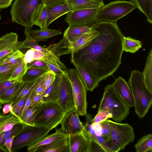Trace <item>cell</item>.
I'll return each mask as SVG.
<instances>
[{"label": "cell", "instance_id": "cell-1", "mask_svg": "<svg viewBox=\"0 0 152 152\" xmlns=\"http://www.w3.org/2000/svg\"><path fill=\"white\" fill-rule=\"evenodd\" d=\"M94 27L99 34L88 45L71 53V62L99 82L113 75L121 63L124 37L117 23L101 22Z\"/></svg>", "mask_w": 152, "mask_h": 152}, {"label": "cell", "instance_id": "cell-2", "mask_svg": "<svg viewBox=\"0 0 152 152\" xmlns=\"http://www.w3.org/2000/svg\"><path fill=\"white\" fill-rule=\"evenodd\" d=\"M128 83L134 99L135 112L140 118H142L151 105L152 94L145 85L142 72L139 70L131 72Z\"/></svg>", "mask_w": 152, "mask_h": 152}, {"label": "cell", "instance_id": "cell-3", "mask_svg": "<svg viewBox=\"0 0 152 152\" xmlns=\"http://www.w3.org/2000/svg\"><path fill=\"white\" fill-rule=\"evenodd\" d=\"M129 108L116 93L112 84L105 87L98 110L100 109L108 110L112 115L111 118L116 122H120L127 118Z\"/></svg>", "mask_w": 152, "mask_h": 152}, {"label": "cell", "instance_id": "cell-4", "mask_svg": "<svg viewBox=\"0 0 152 152\" xmlns=\"http://www.w3.org/2000/svg\"><path fill=\"white\" fill-rule=\"evenodd\" d=\"M65 114L57 103L42 102L36 112L34 125L44 127L51 131L60 124Z\"/></svg>", "mask_w": 152, "mask_h": 152}, {"label": "cell", "instance_id": "cell-5", "mask_svg": "<svg viewBox=\"0 0 152 152\" xmlns=\"http://www.w3.org/2000/svg\"><path fill=\"white\" fill-rule=\"evenodd\" d=\"M107 120L110 128V139L107 144L113 152L124 150L127 145L134 141L135 135L130 125Z\"/></svg>", "mask_w": 152, "mask_h": 152}, {"label": "cell", "instance_id": "cell-6", "mask_svg": "<svg viewBox=\"0 0 152 152\" xmlns=\"http://www.w3.org/2000/svg\"><path fill=\"white\" fill-rule=\"evenodd\" d=\"M136 8L135 5L131 1L118 0L111 2L101 7L96 16V23H116L118 20Z\"/></svg>", "mask_w": 152, "mask_h": 152}, {"label": "cell", "instance_id": "cell-7", "mask_svg": "<svg viewBox=\"0 0 152 152\" xmlns=\"http://www.w3.org/2000/svg\"><path fill=\"white\" fill-rule=\"evenodd\" d=\"M42 0H15L10 11L12 22L31 29L32 16Z\"/></svg>", "mask_w": 152, "mask_h": 152}, {"label": "cell", "instance_id": "cell-8", "mask_svg": "<svg viewBox=\"0 0 152 152\" xmlns=\"http://www.w3.org/2000/svg\"><path fill=\"white\" fill-rule=\"evenodd\" d=\"M66 75L71 84L76 112L79 115L85 116L88 105L86 86L76 68L68 69Z\"/></svg>", "mask_w": 152, "mask_h": 152}, {"label": "cell", "instance_id": "cell-9", "mask_svg": "<svg viewBox=\"0 0 152 152\" xmlns=\"http://www.w3.org/2000/svg\"><path fill=\"white\" fill-rule=\"evenodd\" d=\"M50 131L42 126L26 125L23 130L14 139L12 152L32 145L47 135Z\"/></svg>", "mask_w": 152, "mask_h": 152}, {"label": "cell", "instance_id": "cell-10", "mask_svg": "<svg viewBox=\"0 0 152 152\" xmlns=\"http://www.w3.org/2000/svg\"><path fill=\"white\" fill-rule=\"evenodd\" d=\"M101 7L81 9L69 12L67 13L64 21L69 26L91 28L97 23L96 16Z\"/></svg>", "mask_w": 152, "mask_h": 152}, {"label": "cell", "instance_id": "cell-11", "mask_svg": "<svg viewBox=\"0 0 152 152\" xmlns=\"http://www.w3.org/2000/svg\"><path fill=\"white\" fill-rule=\"evenodd\" d=\"M68 147L69 152H93V142L84 129L78 132L68 134Z\"/></svg>", "mask_w": 152, "mask_h": 152}, {"label": "cell", "instance_id": "cell-12", "mask_svg": "<svg viewBox=\"0 0 152 152\" xmlns=\"http://www.w3.org/2000/svg\"><path fill=\"white\" fill-rule=\"evenodd\" d=\"M57 103L65 113L75 109L71 84L66 73L62 75L59 98Z\"/></svg>", "mask_w": 152, "mask_h": 152}, {"label": "cell", "instance_id": "cell-13", "mask_svg": "<svg viewBox=\"0 0 152 152\" xmlns=\"http://www.w3.org/2000/svg\"><path fill=\"white\" fill-rule=\"evenodd\" d=\"M42 1L47 12V28L55 20L70 12L66 0H42Z\"/></svg>", "mask_w": 152, "mask_h": 152}, {"label": "cell", "instance_id": "cell-14", "mask_svg": "<svg viewBox=\"0 0 152 152\" xmlns=\"http://www.w3.org/2000/svg\"><path fill=\"white\" fill-rule=\"evenodd\" d=\"M75 109L65 113L60 123L61 129L68 134L78 132L84 129V127L81 122Z\"/></svg>", "mask_w": 152, "mask_h": 152}, {"label": "cell", "instance_id": "cell-15", "mask_svg": "<svg viewBox=\"0 0 152 152\" xmlns=\"http://www.w3.org/2000/svg\"><path fill=\"white\" fill-rule=\"evenodd\" d=\"M18 35L12 32L0 37V60L11 55L18 50Z\"/></svg>", "mask_w": 152, "mask_h": 152}, {"label": "cell", "instance_id": "cell-16", "mask_svg": "<svg viewBox=\"0 0 152 152\" xmlns=\"http://www.w3.org/2000/svg\"><path fill=\"white\" fill-rule=\"evenodd\" d=\"M115 91L129 107L134 106V101L129 86L125 80L120 76L112 84Z\"/></svg>", "mask_w": 152, "mask_h": 152}, {"label": "cell", "instance_id": "cell-17", "mask_svg": "<svg viewBox=\"0 0 152 152\" xmlns=\"http://www.w3.org/2000/svg\"><path fill=\"white\" fill-rule=\"evenodd\" d=\"M61 80L62 75H56L53 82L45 90L43 94L42 102H52L57 103L59 98Z\"/></svg>", "mask_w": 152, "mask_h": 152}, {"label": "cell", "instance_id": "cell-18", "mask_svg": "<svg viewBox=\"0 0 152 152\" xmlns=\"http://www.w3.org/2000/svg\"><path fill=\"white\" fill-rule=\"evenodd\" d=\"M67 135L63 132L61 128L57 129L54 133L46 135L39 140L27 147V151L29 152H35L38 148L48 145Z\"/></svg>", "mask_w": 152, "mask_h": 152}, {"label": "cell", "instance_id": "cell-19", "mask_svg": "<svg viewBox=\"0 0 152 152\" xmlns=\"http://www.w3.org/2000/svg\"><path fill=\"white\" fill-rule=\"evenodd\" d=\"M31 31L30 28L25 27L24 34L26 35V38L24 41L18 42L16 46L17 50L33 48L42 52L46 54L52 53L47 48L43 47L37 44L38 42L31 37Z\"/></svg>", "mask_w": 152, "mask_h": 152}, {"label": "cell", "instance_id": "cell-20", "mask_svg": "<svg viewBox=\"0 0 152 152\" xmlns=\"http://www.w3.org/2000/svg\"><path fill=\"white\" fill-rule=\"evenodd\" d=\"M70 12L102 7L104 4L99 0H66Z\"/></svg>", "mask_w": 152, "mask_h": 152}, {"label": "cell", "instance_id": "cell-21", "mask_svg": "<svg viewBox=\"0 0 152 152\" xmlns=\"http://www.w3.org/2000/svg\"><path fill=\"white\" fill-rule=\"evenodd\" d=\"M36 152H69L68 135L50 144L39 148Z\"/></svg>", "mask_w": 152, "mask_h": 152}, {"label": "cell", "instance_id": "cell-22", "mask_svg": "<svg viewBox=\"0 0 152 152\" xmlns=\"http://www.w3.org/2000/svg\"><path fill=\"white\" fill-rule=\"evenodd\" d=\"M92 28L76 26H69L65 30L63 36L70 43L75 42L83 35L92 31Z\"/></svg>", "mask_w": 152, "mask_h": 152}, {"label": "cell", "instance_id": "cell-23", "mask_svg": "<svg viewBox=\"0 0 152 152\" xmlns=\"http://www.w3.org/2000/svg\"><path fill=\"white\" fill-rule=\"evenodd\" d=\"M47 17V10L42 1L36 7L33 13L32 20L33 25L39 26L41 29L48 28L46 26Z\"/></svg>", "mask_w": 152, "mask_h": 152}, {"label": "cell", "instance_id": "cell-24", "mask_svg": "<svg viewBox=\"0 0 152 152\" xmlns=\"http://www.w3.org/2000/svg\"><path fill=\"white\" fill-rule=\"evenodd\" d=\"M70 43L64 36L58 43L50 44L47 50L55 56L59 57L71 53Z\"/></svg>", "mask_w": 152, "mask_h": 152}, {"label": "cell", "instance_id": "cell-25", "mask_svg": "<svg viewBox=\"0 0 152 152\" xmlns=\"http://www.w3.org/2000/svg\"><path fill=\"white\" fill-rule=\"evenodd\" d=\"M91 28L93 29L92 31L85 34L75 42L70 43L72 53L77 51L84 47L99 34V31L98 30L93 26Z\"/></svg>", "mask_w": 152, "mask_h": 152}, {"label": "cell", "instance_id": "cell-26", "mask_svg": "<svg viewBox=\"0 0 152 152\" xmlns=\"http://www.w3.org/2000/svg\"><path fill=\"white\" fill-rule=\"evenodd\" d=\"M50 70L49 69L36 67H28L27 70L23 77L22 81L23 83L35 81Z\"/></svg>", "mask_w": 152, "mask_h": 152}, {"label": "cell", "instance_id": "cell-27", "mask_svg": "<svg viewBox=\"0 0 152 152\" xmlns=\"http://www.w3.org/2000/svg\"><path fill=\"white\" fill-rule=\"evenodd\" d=\"M142 73L145 85L150 93L152 94V49L148 55Z\"/></svg>", "mask_w": 152, "mask_h": 152}, {"label": "cell", "instance_id": "cell-28", "mask_svg": "<svg viewBox=\"0 0 152 152\" xmlns=\"http://www.w3.org/2000/svg\"><path fill=\"white\" fill-rule=\"evenodd\" d=\"M86 124L84 130L91 141L96 146L95 152L101 151L102 150L97 139L95 129L92 122V119L90 114L87 113L85 115Z\"/></svg>", "mask_w": 152, "mask_h": 152}, {"label": "cell", "instance_id": "cell-29", "mask_svg": "<svg viewBox=\"0 0 152 152\" xmlns=\"http://www.w3.org/2000/svg\"><path fill=\"white\" fill-rule=\"evenodd\" d=\"M61 34L62 32L60 30L48 28L31 31V37L37 42L46 41L52 37Z\"/></svg>", "mask_w": 152, "mask_h": 152}, {"label": "cell", "instance_id": "cell-30", "mask_svg": "<svg viewBox=\"0 0 152 152\" xmlns=\"http://www.w3.org/2000/svg\"><path fill=\"white\" fill-rule=\"evenodd\" d=\"M82 77L88 91H93L98 86L99 82L90 73L75 64H73Z\"/></svg>", "mask_w": 152, "mask_h": 152}, {"label": "cell", "instance_id": "cell-31", "mask_svg": "<svg viewBox=\"0 0 152 152\" xmlns=\"http://www.w3.org/2000/svg\"><path fill=\"white\" fill-rule=\"evenodd\" d=\"M137 8L145 16L147 21L152 23V0H131Z\"/></svg>", "mask_w": 152, "mask_h": 152}, {"label": "cell", "instance_id": "cell-32", "mask_svg": "<svg viewBox=\"0 0 152 152\" xmlns=\"http://www.w3.org/2000/svg\"><path fill=\"white\" fill-rule=\"evenodd\" d=\"M20 122V120L11 113L7 115L0 114V134L10 130Z\"/></svg>", "mask_w": 152, "mask_h": 152}, {"label": "cell", "instance_id": "cell-33", "mask_svg": "<svg viewBox=\"0 0 152 152\" xmlns=\"http://www.w3.org/2000/svg\"><path fill=\"white\" fill-rule=\"evenodd\" d=\"M22 81H18L0 96V102L4 104L10 103L16 96L23 84Z\"/></svg>", "mask_w": 152, "mask_h": 152}, {"label": "cell", "instance_id": "cell-34", "mask_svg": "<svg viewBox=\"0 0 152 152\" xmlns=\"http://www.w3.org/2000/svg\"><path fill=\"white\" fill-rule=\"evenodd\" d=\"M142 42L139 40L130 37L124 36L122 40V47L123 51L131 53H135L141 48Z\"/></svg>", "mask_w": 152, "mask_h": 152}, {"label": "cell", "instance_id": "cell-35", "mask_svg": "<svg viewBox=\"0 0 152 152\" xmlns=\"http://www.w3.org/2000/svg\"><path fill=\"white\" fill-rule=\"evenodd\" d=\"M25 125L21 122L15 124L10 130L0 134V151H5L3 145L6 139L14 135L17 136L23 129Z\"/></svg>", "mask_w": 152, "mask_h": 152}, {"label": "cell", "instance_id": "cell-36", "mask_svg": "<svg viewBox=\"0 0 152 152\" xmlns=\"http://www.w3.org/2000/svg\"><path fill=\"white\" fill-rule=\"evenodd\" d=\"M137 152H152V134L144 135L135 145Z\"/></svg>", "mask_w": 152, "mask_h": 152}, {"label": "cell", "instance_id": "cell-37", "mask_svg": "<svg viewBox=\"0 0 152 152\" xmlns=\"http://www.w3.org/2000/svg\"><path fill=\"white\" fill-rule=\"evenodd\" d=\"M24 54L23 57V61L27 64L31 62L34 60H47L48 55L50 54H46L42 52L33 48L28 50Z\"/></svg>", "mask_w": 152, "mask_h": 152}, {"label": "cell", "instance_id": "cell-38", "mask_svg": "<svg viewBox=\"0 0 152 152\" xmlns=\"http://www.w3.org/2000/svg\"><path fill=\"white\" fill-rule=\"evenodd\" d=\"M24 55L20 50H18L6 58L0 60V65H9L17 66L23 61Z\"/></svg>", "mask_w": 152, "mask_h": 152}, {"label": "cell", "instance_id": "cell-39", "mask_svg": "<svg viewBox=\"0 0 152 152\" xmlns=\"http://www.w3.org/2000/svg\"><path fill=\"white\" fill-rule=\"evenodd\" d=\"M39 105L35 107H30L27 109L20 117L19 119L20 122L25 125L34 126L35 115Z\"/></svg>", "mask_w": 152, "mask_h": 152}, {"label": "cell", "instance_id": "cell-40", "mask_svg": "<svg viewBox=\"0 0 152 152\" xmlns=\"http://www.w3.org/2000/svg\"><path fill=\"white\" fill-rule=\"evenodd\" d=\"M37 80L31 82H23L18 93L12 99L10 103L11 104L14 103L26 96L34 87Z\"/></svg>", "mask_w": 152, "mask_h": 152}, {"label": "cell", "instance_id": "cell-41", "mask_svg": "<svg viewBox=\"0 0 152 152\" xmlns=\"http://www.w3.org/2000/svg\"><path fill=\"white\" fill-rule=\"evenodd\" d=\"M93 124L95 129L97 139L102 152H113L107 145V141L102 135L100 124Z\"/></svg>", "mask_w": 152, "mask_h": 152}, {"label": "cell", "instance_id": "cell-42", "mask_svg": "<svg viewBox=\"0 0 152 152\" xmlns=\"http://www.w3.org/2000/svg\"><path fill=\"white\" fill-rule=\"evenodd\" d=\"M28 68L27 64L23 61L14 69L9 80L22 81V79Z\"/></svg>", "mask_w": 152, "mask_h": 152}, {"label": "cell", "instance_id": "cell-43", "mask_svg": "<svg viewBox=\"0 0 152 152\" xmlns=\"http://www.w3.org/2000/svg\"><path fill=\"white\" fill-rule=\"evenodd\" d=\"M26 96L15 103L11 104L12 110L10 113L13 114L19 120L24 105Z\"/></svg>", "mask_w": 152, "mask_h": 152}, {"label": "cell", "instance_id": "cell-44", "mask_svg": "<svg viewBox=\"0 0 152 152\" xmlns=\"http://www.w3.org/2000/svg\"><path fill=\"white\" fill-rule=\"evenodd\" d=\"M17 66L9 65H0V80H9Z\"/></svg>", "mask_w": 152, "mask_h": 152}, {"label": "cell", "instance_id": "cell-45", "mask_svg": "<svg viewBox=\"0 0 152 152\" xmlns=\"http://www.w3.org/2000/svg\"><path fill=\"white\" fill-rule=\"evenodd\" d=\"M112 115L109 111L105 109H100L98 110V113L92 119L94 124H97L104 121L109 118H112Z\"/></svg>", "mask_w": 152, "mask_h": 152}, {"label": "cell", "instance_id": "cell-46", "mask_svg": "<svg viewBox=\"0 0 152 152\" xmlns=\"http://www.w3.org/2000/svg\"><path fill=\"white\" fill-rule=\"evenodd\" d=\"M100 124L102 135L107 142L110 139V124L107 120Z\"/></svg>", "mask_w": 152, "mask_h": 152}, {"label": "cell", "instance_id": "cell-47", "mask_svg": "<svg viewBox=\"0 0 152 152\" xmlns=\"http://www.w3.org/2000/svg\"><path fill=\"white\" fill-rule=\"evenodd\" d=\"M46 74L39 78L34 86L35 93L37 94L42 95L44 91Z\"/></svg>", "mask_w": 152, "mask_h": 152}, {"label": "cell", "instance_id": "cell-48", "mask_svg": "<svg viewBox=\"0 0 152 152\" xmlns=\"http://www.w3.org/2000/svg\"><path fill=\"white\" fill-rule=\"evenodd\" d=\"M18 81L15 80H0V96Z\"/></svg>", "mask_w": 152, "mask_h": 152}, {"label": "cell", "instance_id": "cell-49", "mask_svg": "<svg viewBox=\"0 0 152 152\" xmlns=\"http://www.w3.org/2000/svg\"><path fill=\"white\" fill-rule=\"evenodd\" d=\"M56 77V74L51 70L49 71L46 74L44 88L43 94L45 90L53 82Z\"/></svg>", "mask_w": 152, "mask_h": 152}, {"label": "cell", "instance_id": "cell-50", "mask_svg": "<svg viewBox=\"0 0 152 152\" xmlns=\"http://www.w3.org/2000/svg\"><path fill=\"white\" fill-rule=\"evenodd\" d=\"M34 86L31 90L30 91V92L28 93L26 96L24 105L20 117L24 112L27 109L31 107L32 99L34 92Z\"/></svg>", "mask_w": 152, "mask_h": 152}, {"label": "cell", "instance_id": "cell-51", "mask_svg": "<svg viewBox=\"0 0 152 152\" xmlns=\"http://www.w3.org/2000/svg\"><path fill=\"white\" fill-rule=\"evenodd\" d=\"M16 136L14 135L6 139L3 145L5 152H12V146L14 139Z\"/></svg>", "mask_w": 152, "mask_h": 152}, {"label": "cell", "instance_id": "cell-52", "mask_svg": "<svg viewBox=\"0 0 152 152\" xmlns=\"http://www.w3.org/2000/svg\"><path fill=\"white\" fill-rule=\"evenodd\" d=\"M27 65L28 67H36L49 69L46 63L40 60H34L31 62L27 64Z\"/></svg>", "mask_w": 152, "mask_h": 152}, {"label": "cell", "instance_id": "cell-53", "mask_svg": "<svg viewBox=\"0 0 152 152\" xmlns=\"http://www.w3.org/2000/svg\"><path fill=\"white\" fill-rule=\"evenodd\" d=\"M45 63L48 66L49 69L53 71L56 74V75L61 76L63 74L66 73L59 67L55 64L47 62Z\"/></svg>", "mask_w": 152, "mask_h": 152}, {"label": "cell", "instance_id": "cell-54", "mask_svg": "<svg viewBox=\"0 0 152 152\" xmlns=\"http://www.w3.org/2000/svg\"><path fill=\"white\" fill-rule=\"evenodd\" d=\"M42 102V95L37 94L34 92L32 99L31 107H36L40 104Z\"/></svg>", "mask_w": 152, "mask_h": 152}, {"label": "cell", "instance_id": "cell-55", "mask_svg": "<svg viewBox=\"0 0 152 152\" xmlns=\"http://www.w3.org/2000/svg\"><path fill=\"white\" fill-rule=\"evenodd\" d=\"M13 0H0V10L7 8L11 4Z\"/></svg>", "mask_w": 152, "mask_h": 152}, {"label": "cell", "instance_id": "cell-56", "mask_svg": "<svg viewBox=\"0 0 152 152\" xmlns=\"http://www.w3.org/2000/svg\"><path fill=\"white\" fill-rule=\"evenodd\" d=\"M3 108V112L4 114H7L10 113L12 110V106L10 103H6Z\"/></svg>", "mask_w": 152, "mask_h": 152}, {"label": "cell", "instance_id": "cell-57", "mask_svg": "<svg viewBox=\"0 0 152 152\" xmlns=\"http://www.w3.org/2000/svg\"><path fill=\"white\" fill-rule=\"evenodd\" d=\"M2 104L0 102V110L2 108Z\"/></svg>", "mask_w": 152, "mask_h": 152}, {"label": "cell", "instance_id": "cell-58", "mask_svg": "<svg viewBox=\"0 0 152 152\" xmlns=\"http://www.w3.org/2000/svg\"><path fill=\"white\" fill-rule=\"evenodd\" d=\"M100 1H101V2H103V1H104V0H99Z\"/></svg>", "mask_w": 152, "mask_h": 152}, {"label": "cell", "instance_id": "cell-59", "mask_svg": "<svg viewBox=\"0 0 152 152\" xmlns=\"http://www.w3.org/2000/svg\"><path fill=\"white\" fill-rule=\"evenodd\" d=\"M1 15H0V20H1Z\"/></svg>", "mask_w": 152, "mask_h": 152}]
</instances>
